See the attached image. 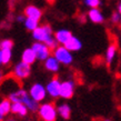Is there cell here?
<instances>
[{
    "label": "cell",
    "instance_id": "6da1fadb",
    "mask_svg": "<svg viewBox=\"0 0 121 121\" xmlns=\"http://www.w3.org/2000/svg\"><path fill=\"white\" fill-rule=\"evenodd\" d=\"M37 113L42 121H57V118H58L57 106L50 101H44L40 103Z\"/></svg>",
    "mask_w": 121,
    "mask_h": 121
},
{
    "label": "cell",
    "instance_id": "7a4b0ae2",
    "mask_svg": "<svg viewBox=\"0 0 121 121\" xmlns=\"http://www.w3.org/2000/svg\"><path fill=\"white\" fill-rule=\"evenodd\" d=\"M32 39L38 42H43L46 43L48 40H50L53 36L55 32L52 30V27L48 23H42L38 27L36 30H33L32 32Z\"/></svg>",
    "mask_w": 121,
    "mask_h": 121
},
{
    "label": "cell",
    "instance_id": "3957f363",
    "mask_svg": "<svg viewBox=\"0 0 121 121\" xmlns=\"http://www.w3.org/2000/svg\"><path fill=\"white\" fill-rule=\"evenodd\" d=\"M52 56H55L56 59L62 66H70L73 63V55L72 52L68 50L65 46L59 44L55 50H52Z\"/></svg>",
    "mask_w": 121,
    "mask_h": 121
},
{
    "label": "cell",
    "instance_id": "277c9868",
    "mask_svg": "<svg viewBox=\"0 0 121 121\" xmlns=\"http://www.w3.org/2000/svg\"><path fill=\"white\" fill-rule=\"evenodd\" d=\"M28 92H29L30 97L39 103L44 102L46 99H47V97H48L46 86L40 83V82H35V83L31 84L29 90H28Z\"/></svg>",
    "mask_w": 121,
    "mask_h": 121
},
{
    "label": "cell",
    "instance_id": "5b68a950",
    "mask_svg": "<svg viewBox=\"0 0 121 121\" xmlns=\"http://www.w3.org/2000/svg\"><path fill=\"white\" fill-rule=\"evenodd\" d=\"M31 71H32V69H31L30 65L23 62V61H19L13 66L11 73H12V77H15L17 80L22 81L30 77Z\"/></svg>",
    "mask_w": 121,
    "mask_h": 121
},
{
    "label": "cell",
    "instance_id": "8992f818",
    "mask_svg": "<svg viewBox=\"0 0 121 121\" xmlns=\"http://www.w3.org/2000/svg\"><path fill=\"white\" fill-rule=\"evenodd\" d=\"M31 48H32V50L36 53L38 61H46L52 55V50L43 42L35 41L32 43V46H31Z\"/></svg>",
    "mask_w": 121,
    "mask_h": 121
},
{
    "label": "cell",
    "instance_id": "52a82bcc",
    "mask_svg": "<svg viewBox=\"0 0 121 121\" xmlns=\"http://www.w3.org/2000/svg\"><path fill=\"white\" fill-rule=\"evenodd\" d=\"M76 92V81L73 79H67L61 81L60 86V98L65 100H69L73 97Z\"/></svg>",
    "mask_w": 121,
    "mask_h": 121
},
{
    "label": "cell",
    "instance_id": "ba28073f",
    "mask_svg": "<svg viewBox=\"0 0 121 121\" xmlns=\"http://www.w3.org/2000/svg\"><path fill=\"white\" fill-rule=\"evenodd\" d=\"M15 77H10L7 79H4V81L0 84V93L4 95V98H7L11 92L16 91L17 89L20 88V84Z\"/></svg>",
    "mask_w": 121,
    "mask_h": 121
},
{
    "label": "cell",
    "instance_id": "9c48e42d",
    "mask_svg": "<svg viewBox=\"0 0 121 121\" xmlns=\"http://www.w3.org/2000/svg\"><path fill=\"white\" fill-rule=\"evenodd\" d=\"M60 86H61V81L59 80L58 77H53L48 81L46 84V89H47L48 97H50L51 99H58L60 98Z\"/></svg>",
    "mask_w": 121,
    "mask_h": 121
},
{
    "label": "cell",
    "instance_id": "30bf717a",
    "mask_svg": "<svg viewBox=\"0 0 121 121\" xmlns=\"http://www.w3.org/2000/svg\"><path fill=\"white\" fill-rule=\"evenodd\" d=\"M29 97H30V95H29L28 90H26V89H23V88H21V87H20V88L17 89L16 91L11 92V93L8 95L7 98L10 100L11 102H21V103H25Z\"/></svg>",
    "mask_w": 121,
    "mask_h": 121
},
{
    "label": "cell",
    "instance_id": "8fae6325",
    "mask_svg": "<svg viewBox=\"0 0 121 121\" xmlns=\"http://www.w3.org/2000/svg\"><path fill=\"white\" fill-rule=\"evenodd\" d=\"M87 18L95 25H101L106 21V17L103 15V12L100 10L99 8H92L89 9L87 12Z\"/></svg>",
    "mask_w": 121,
    "mask_h": 121
},
{
    "label": "cell",
    "instance_id": "7c38bea8",
    "mask_svg": "<svg viewBox=\"0 0 121 121\" xmlns=\"http://www.w3.org/2000/svg\"><path fill=\"white\" fill-rule=\"evenodd\" d=\"M23 13L26 17L28 18H32V19H36L38 21H40L42 16H43V12L41 10L40 8L36 6V4H28L25 10H23Z\"/></svg>",
    "mask_w": 121,
    "mask_h": 121
},
{
    "label": "cell",
    "instance_id": "4fadbf2b",
    "mask_svg": "<svg viewBox=\"0 0 121 121\" xmlns=\"http://www.w3.org/2000/svg\"><path fill=\"white\" fill-rule=\"evenodd\" d=\"M43 67L48 72H50V73H57V72H59V70H60L61 63L56 59L55 56L51 55L46 61H43Z\"/></svg>",
    "mask_w": 121,
    "mask_h": 121
},
{
    "label": "cell",
    "instance_id": "5bb4252c",
    "mask_svg": "<svg viewBox=\"0 0 121 121\" xmlns=\"http://www.w3.org/2000/svg\"><path fill=\"white\" fill-rule=\"evenodd\" d=\"M11 114H13L15 117L26 118L29 114V110L23 103L12 102V104H11Z\"/></svg>",
    "mask_w": 121,
    "mask_h": 121
},
{
    "label": "cell",
    "instance_id": "9a60e30c",
    "mask_svg": "<svg viewBox=\"0 0 121 121\" xmlns=\"http://www.w3.org/2000/svg\"><path fill=\"white\" fill-rule=\"evenodd\" d=\"M11 102L8 98L0 99V121H4V119L9 117L11 113Z\"/></svg>",
    "mask_w": 121,
    "mask_h": 121
},
{
    "label": "cell",
    "instance_id": "2e32d148",
    "mask_svg": "<svg viewBox=\"0 0 121 121\" xmlns=\"http://www.w3.org/2000/svg\"><path fill=\"white\" fill-rule=\"evenodd\" d=\"M72 36H73L72 32H71L70 30H68V29H59V30H57V31L55 32L56 40L58 41V43L61 44V46H65V44L68 42V40H69Z\"/></svg>",
    "mask_w": 121,
    "mask_h": 121
},
{
    "label": "cell",
    "instance_id": "e0dca14e",
    "mask_svg": "<svg viewBox=\"0 0 121 121\" xmlns=\"http://www.w3.org/2000/svg\"><path fill=\"white\" fill-rule=\"evenodd\" d=\"M118 55V47L116 43H110L109 47L107 48L106 55H104V61L108 66L112 65V62L114 61V59Z\"/></svg>",
    "mask_w": 121,
    "mask_h": 121
},
{
    "label": "cell",
    "instance_id": "ac0fdd59",
    "mask_svg": "<svg viewBox=\"0 0 121 121\" xmlns=\"http://www.w3.org/2000/svg\"><path fill=\"white\" fill-rule=\"evenodd\" d=\"M21 61L28 63V65H30V66H32L36 61H38L37 57H36V53H35V51L32 50V48L31 47L26 48V49L22 51V53H21Z\"/></svg>",
    "mask_w": 121,
    "mask_h": 121
},
{
    "label": "cell",
    "instance_id": "d6986e66",
    "mask_svg": "<svg viewBox=\"0 0 121 121\" xmlns=\"http://www.w3.org/2000/svg\"><path fill=\"white\" fill-rule=\"evenodd\" d=\"M65 47H66L68 50H70L71 52L80 51L81 49H82V41L78 37H76V36H72V37L68 40V42L65 44Z\"/></svg>",
    "mask_w": 121,
    "mask_h": 121
},
{
    "label": "cell",
    "instance_id": "ffe728a7",
    "mask_svg": "<svg viewBox=\"0 0 121 121\" xmlns=\"http://www.w3.org/2000/svg\"><path fill=\"white\" fill-rule=\"evenodd\" d=\"M57 110H58V116L62 118L65 120H68L71 117V107L69 103L63 102L57 106Z\"/></svg>",
    "mask_w": 121,
    "mask_h": 121
},
{
    "label": "cell",
    "instance_id": "44dd1931",
    "mask_svg": "<svg viewBox=\"0 0 121 121\" xmlns=\"http://www.w3.org/2000/svg\"><path fill=\"white\" fill-rule=\"evenodd\" d=\"M39 22L40 21H38V20H36V19L28 18V17H27L26 20H25V22H23V26H25V28H26L28 31L32 32L33 30H36L38 27L40 26V25H39Z\"/></svg>",
    "mask_w": 121,
    "mask_h": 121
},
{
    "label": "cell",
    "instance_id": "7402d4cb",
    "mask_svg": "<svg viewBox=\"0 0 121 121\" xmlns=\"http://www.w3.org/2000/svg\"><path fill=\"white\" fill-rule=\"evenodd\" d=\"M13 48V41L11 39H1L0 40V49L1 50H12Z\"/></svg>",
    "mask_w": 121,
    "mask_h": 121
},
{
    "label": "cell",
    "instance_id": "603a6c76",
    "mask_svg": "<svg viewBox=\"0 0 121 121\" xmlns=\"http://www.w3.org/2000/svg\"><path fill=\"white\" fill-rule=\"evenodd\" d=\"M2 59L4 66H8L12 60V50H2Z\"/></svg>",
    "mask_w": 121,
    "mask_h": 121
},
{
    "label": "cell",
    "instance_id": "cb8c5ba5",
    "mask_svg": "<svg viewBox=\"0 0 121 121\" xmlns=\"http://www.w3.org/2000/svg\"><path fill=\"white\" fill-rule=\"evenodd\" d=\"M83 4L89 9L99 8L101 6V0H83Z\"/></svg>",
    "mask_w": 121,
    "mask_h": 121
},
{
    "label": "cell",
    "instance_id": "d4e9b609",
    "mask_svg": "<svg viewBox=\"0 0 121 121\" xmlns=\"http://www.w3.org/2000/svg\"><path fill=\"white\" fill-rule=\"evenodd\" d=\"M110 22L112 25H120L121 23V15L118 11H113L110 16Z\"/></svg>",
    "mask_w": 121,
    "mask_h": 121
},
{
    "label": "cell",
    "instance_id": "484cf974",
    "mask_svg": "<svg viewBox=\"0 0 121 121\" xmlns=\"http://www.w3.org/2000/svg\"><path fill=\"white\" fill-rule=\"evenodd\" d=\"M26 16H25V13H19V15L16 16V21L19 22V23H23L25 22V20H26Z\"/></svg>",
    "mask_w": 121,
    "mask_h": 121
},
{
    "label": "cell",
    "instance_id": "4316f807",
    "mask_svg": "<svg viewBox=\"0 0 121 121\" xmlns=\"http://www.w3.org/2000/svg\"><path fill=\"white\" fill-rule=\"evenodd\" d=\"M4 67V59H2V50L0 49V68Z\"/></svg>",
    "mask_w": 121,
    "mask_h": 121
},
{
    "label": "cell",
    "instance_id": "83f0119b",
    "mask_svg": "<svg viewBox=\"0 0 121 121\" xmlns=\"http://www.w3.org/2000/svg\"><path fill=\"white\" fill-rule=\"evenodd\" d=\"M4 121H17V119H16V117L9 116V117H7L6 119H4Z\"/></svg>",
    "mask_w": 121,
    "mask_h": 121
},
{
    "label": "cell",
    "instance_id": "f1b7e54d",
    "mask_svg": "<svg viewBox=\"0 0 121 121\" xmlns=\"http://www.w3.org/2000/svg\"><path fill=\"white\" fill-rule=\"evenodd\" d=\"M4 72L2 70H0V84H1V82L4 81Z\"/></svg>",
    "mask_w": 121,
    "mask_h": 121
},
{
    "label": "cell",
    "instance_id": "f546056e",
    "mask_svg": "<svg viewBox=\"0 0 121 121\" xmlns=\"http://www.w3.org/2000/svg\"><path fill=\"white\" fill-rule=\"evenodd\" d=\"M117 11H118V12H119V13H120V15H121V0H120V1H119V4H118Z\"/></svg>",
    "mask_w": 121,
    "mask_h": 121
},
{
    "label": "cell",
    "instance_id": "4dcf8cb0",
    "mask_svg": "<svg viewBox=\"0 0 121 121\" xmlns=\"http://www.w3.org/2000/svg\"><path fill=\"white\" fill-rule=\"evenodd\" d=\"M44 1H46L47 4H53V2H55L56 0H44Z\"/></svg>",
    "mask_w": 121,
    "mask_h": 121
},
{
    "label": "cell",
    "instance_id": "1f68e13d",
    "mask_svg": "<svg viewBox=\"0 0 121 121\" xmlns=\"http://www.w3.org/2000/svg\"><path fill=\"white\" fill-rule=\"evenodd\" d=\"M100 121H112V120L109 119V118H104V119H102V120H100Z\"/></svg>",
    "mask_w": 121,
    "mask_h": 121
}]
</instances>
